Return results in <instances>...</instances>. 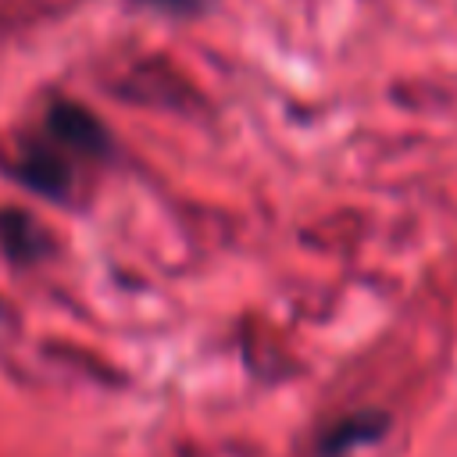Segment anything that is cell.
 Returning <instances> with one entry per match:
<instances>
[{"instance_id": "cell-1", "label": "cell", "mask_w": 457, "mask_h": 457, "mask_svg": "<svg viewBox=\"0 0 457 457\" xmlns=\"http://www.w3.org/2000/svg\"><path fill=\"white\" fill-rule=\"evenodd\" d=\"M50 132L75 154H86V157H104L111 139H107V129L100 118H93V111H86L82 104H71V100H61L50 107Z\"/></svg>"}, {"instance_id": "cell-4", "label": "cell", "mask_w": 457, "mask_h": 457, "mask_svg": "<svg viewBox=\"0 0 457 457\" xmlns=\"http://www.w3.org/2000/svg\"><path fill=\"white\" fill-rule=\"evenodd\" d=\"M14 171H18V179H21L29 189H36V193H43V196H64V186H68V179H71V175H68V164H64L61 157L46 154V150H29Z\"/></svg>"}, {"instance_id": "cell-3", "label": "cell", "mask_w": 457, "mask_h": 457, "mask_svg": "<svg viewBox=\"0 0 457 457\" xmlns=\"http://www.w3.org/2000/svg\"><path fill=\"white\" fill-rule=\"evenodd\" d=\"M386 428H389V418H386L382 411H361V414H353V418H343V421L321 439V453H325V457H343V453H350L353 446L375 443Z\"/></svg>"}, {"instance_id": "cell-2", "label": "cell", "mask_w": 457, "mask_h": 457, "mask_svg": "<svg viewBox=\"0 0 457 457\" xmlns=\"http://www.w3.org/2000/svg\"><path fill=\"white\" fill-rule=\"evenodd\" d=\"M46 228L29 214V211H18V207H7L0 211V246L11 261L18 264H32L46 253Z\"/></svg>"}, {"instance_id": "cell-5", "label": "cell", "mask_w": 457, "mask_h": 457, "mask_svg": "<svg viewBox=\"0 0 457 457\" xmlns=\"http://www.w3.org/2000/svg\"><path fill=\"white\" fill-rule=\"evenodd\" d=\"M154 7H168V11H193L200 0H146Z\"/></svg>"}]
</instances>
